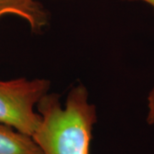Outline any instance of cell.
<instances>
[{"label": "cell", "mask_w": 154, "mask_h": 154, "mask_svg": "<svg viewBox=\"0 0 154 154\" xmlns=\"http://www.w3.org/2000/svg\"><path fill=\"white\" fill-rule=\"evenodd\" d=\"M37 106L41 122L32 137L43 154H89L97 114L85 86L69 91L64 109L57 94H45Z\"/></svg>", "instance_id": "1"}, {"label": "cell", "mask_w": 154, "mask_h": 154, "mask_svg": "<svg viewBox=\"0 0 154 154\" xmlns=\"http://www.w3.org/2000/svg\"><path fill=\"white\" fill-rule=\"evenodd\" d=\"M50 86L45 79L0 81V123L33 136L41 122L33 106L47 94Z\"/></svg>", "instance_id": "2"}, {"label": "cell", "mask_w": 154, "mask_h": 154, "mask_svg": "<svg viewBox=\"0 0 154 154\" xmlns=\"http://www.w3.org/2000/svg\"><path fill=\"white\" fill-rule=\"evenodd\" d=\"M5 15L21 17L35 33H42L49 22L48 12L37 0H0V18Z\"/></svg>", "instance_id": "3"}, {"label": "cell", "mask_w": 154, "mask_h": 154, "mask_svg": "<svg viewBox=\"0 0 154 154\" xmlns=\"http://www.w3.org/2000/svg\"><path fill=\"white\" fill-rule=\"evenodd\" d=\"M0 154H43L32 136L0 123Z\"/></svg>", "instance_id": "4"}, {"label": "cell", "mask_w": 154, "mask_h": 154, "mask_svg": "<svg viewBox=\"0 0 154 154\" xmlns=\"http://www.w3.org/2000/svg\"><path fill=\"white\" fill-rule=\"evenodd\" d=\"M146 122L149 125L154 124V86L147 97V116Z\"/></svg>", "instance_id": "5"}, {"label": "cell", "mask_w": 154, "mask_h": 154, "mask_svg": "<svg viewBox=\"0 0 154 154\" xmlns=\"http://www.w3.org/2000/svg\"><path fill=\"white\" fill-rule=\"evenodd\" d=\"M125 1H140V2H143V3H146L149 5L151 6L153 10L154 13V0H125Z\"/></svg>", "instance_id": "6"}]
</instances>
